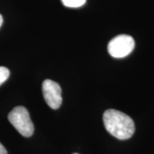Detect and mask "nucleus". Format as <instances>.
Returning <instances> with one entry per match:
<instances>
[{
    "mask_svg": "<svg viewBox=\"0 0 154 154\" xmlns=\"http://www.w3.org/2000/svg\"><path fill=\"white\" fill-rule=\"evenodd\" d=\"M103 121L107 131L120 140H126L134 135L135 125L129 116L115 109H109L103 113Z\"/></svg>",
    "mask_w": 154,
    "mask_h": 154,
    "instance_id": "1",
    "label": "nucleus"
},
{
    "mask_svg": "<svg viewBox=\"0 0 154 154\" xmlns=\"http://www.w3.org/2000/svg\"><path fill=\"white\" fill-rule=\"evenodd\" d=\"M9 122L24 137H30L33 134L34 126L31 120L29 113L24 106H17L8 115Z\"/></svg>",
    "mask_w": 154,
    "mask_h": 154,
    "instance_id": "2",
    "label": "nucleus"
},
{
    "mask_svg": "<svg viewBox=\"0 0 154 154\" xmlns=\"http://www.w3.org/2000/svg\"><path fill=\"white\" fill-rule=\"evenodd\" d=\"M135 42L132 36L121 34L113 38L108 45V51L114 58H124L134 50Z\"/></svg>",
    "mask_w": 154,
    "mask_h": 154,
    "instance_id": "3",
    "label": "nucleus"
},
{
    "mask_svg": "<svg viewBox=\"0 0 154 154\" xmlns=\"http://www.w3.org/2000/svg\"><path fill=\"white\" fill-rule=\"evenodd\" d=\"M42 92L46 103L50 108L57 109L62 103L61 88L59 84L52 80L46 79L42 84Z\"/></svg>",
    "mask_w": 154,
    "mask_h": 154,
    "instance_id": "4",
    "label": "nucleus"
},
{
    "mask_svg": "<svg viewBox=\"0 0 154 154\" xmlns=\"http://www.w3.org/2000/svg\"><path fill=\"white\" fill-rule=\"evenodd\" d=\"M86 0H61L63 5L71 8L82 7L86 3Z\"/></svg>",
    "mask_w": 154,
    "mask_h": 154,
    "instance_id": "5",
    "label": "nucleus"
},
{
    "mask_svg": "<svg viewBox=\"0 0 154 154\" xmlns=\"http://www.w3.org/2000/svg\"><path fill=\"white\" fill-rule=\"evenodd\" d=\"M9 70L5 66H0V85L7 80L9 76Z\"/></svg>",
    "mask_w": 154,
    "mask_h": 154,
    "instance_id": "6",
    "label": "nucleus"
},
{
    "mask_svg": "<svg viewBox=\"0 0 154 154\" xmlns=\"http://www.w3.org/2000/svg\"><path fill=\"white\" fill-rule=\"evenodd\" d=\"M0 154H7V150L1 143H0Z\"/></svg>",
    "mask_w": 154,
    "mask_h": 154,
    "instance_id": "7",
    "label": "nucleus"
},
{
    "mask_svg": "<svg viewBox=\"0 0 154 154\" xmlns=\"http://www.w3.org/2000/svg\"><path fill=\"white\" fill-rule=\"evenodd\" d=\"M3 23V18H2V16L1 14H0V27H1L2 24Z\"/></svg>",
    "mask_w": 154,
    "mask_h": 154,
    "instance_id": "8",
    "label": "nucleus"
},
{
    "mask_svg": "<svg viewBox=\"0 0 154 154\" xmlns=\"http://www.w3.org/2000/svg\"><path fill=\"white\" fill-rule=\"evenodd\" d=\"M73 154H79V153H73Z\"/></svg>",
    "mask_w": 154,
    "mask_h": 154,
    "instance_id": "9",
    "label": "nucleus"
}]
</instances>
